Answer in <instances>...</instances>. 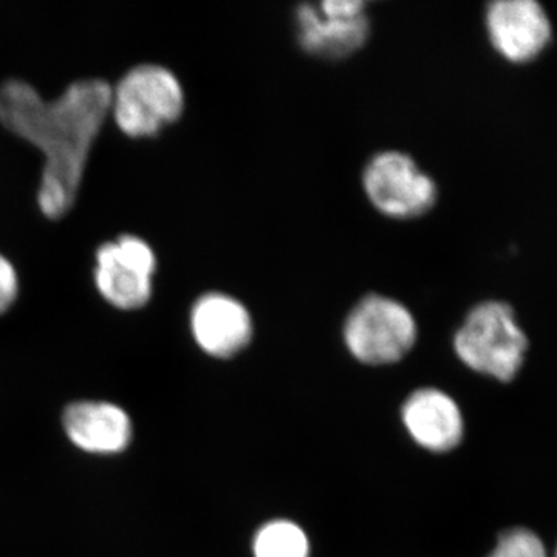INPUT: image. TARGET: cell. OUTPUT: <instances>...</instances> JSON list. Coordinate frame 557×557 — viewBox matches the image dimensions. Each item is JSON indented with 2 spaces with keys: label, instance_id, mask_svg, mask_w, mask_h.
Masks as SVG:
<instances>
[{
  "label": "cell",
  "instance_id": "9c48e42d",
  "mask_svg": "<svg viewBox=\"0 0 557 557\" xmlns=\"http://www.w3.org/2000/svg\"><path fill=\"white\" fill-rule=\"evenodd\" d=\"M190 330L205 354L226 359L240 354L251 343L252 318L239 299L212 292L194 304Z\"/></svg>",
  "mask_w": 557,
  "mask_h": 557
},
{
  "label": "cell",
  "instance_id": "4fadbf2b",
  "mask_svg": "<svg viewBox=\"0 0 557 557\" xmlns=\"http://www.w3.org/2000/svg\"><path fill=\"white\" fill-rule=\"evenodd\" d=\"M487 557H548V552L534 531L519 527L502 533Z\"/></svg>",
  "mask_w": 557,
  "mask_h": 557
},
{
  "label": "cell",
  "instance_id": "ba28073f",
  "mask_svg": "<svg viewBox=\"0 0 557 557\" xmlns=\"http://www.w3.org/2000/svg\"><path fill=\"white\" fill-rule=\"evenodd\" d=\"M486 30L494 49L511 62L534 60L552 39V24L534 0H496L486 10Z\"/></svg>",
  "mask_w": 557,
  "mask_h": 557
},
{
  "label": "cell",
  "instance_id": "3957f363",
  "mask_svg": "<svg viewBox=\"0 0 557 557\" xmlns=\"http://www.w3.org/2000/svg\"><path fill=\"white\" fill-rule=\"evenodd\" d=\"M185 110L177 76L161 65L132 69L112 90L113 119L132 138L152 137L175 123Z\"/></svg>",
  "mask_w": 557,
  "mask_h": 557
},
{
  "label": "cell",
  "instance_id": "52a82bcc",
  "mask_svg": "<svg viewBox=\"0 0 557 557\" xmlns=\"http://www.w3.org/2000/svg\"><path fill=\"white\" fill-rule=\"evenodd\" d=\"M156 267V255L145 240L121 236L98 248L95 284L102 298L116 309H141L152 296Z\"/></svg>",
  "mask_w": 557,
  "mask_h": 557
},
{
  "label": "cell",
  "instance_id": "8fae6325",
  "mask_svg": "<svg viewBox=\"0 0 557 557\" xmlns=\"http://www.w3.org/2000/svg\"><path fill=\"white\" fill-rule=\"evenodd\" d=\"M64 429L73 445L90 454H116L132 437L131 418L110 403L81 401L64 412Z\"/></svg>",
  "mask_w": 557,
  "mask_h": 557
},
{
  "label": "cell",
  "instance_id": "30bf717a",
  "mask_svg": "<svg viewBox=\"0 0 557 557\" xmlns=\"http://www.w3.org/2000/svg\"><path fill=\"white\" fill-rule=\"evenodd\" d=\"M403 423L421 448L448 453L463 438V417L456 401L438 388H420L406 399Z\"/></svg>",
  "mask_w": 557,
  "mask_h": 557
},
{
  "label": "cell",
  "instance_id": "277c9868",
  "mask_svg": "<svg viewBox=\"0 0 557 557\" xmlns=\"http://www.w3.org/2000/svg\"><path fill=\"white\" fill-rule=\"evenodd\" d=\"M417 336L412 311L379 293L359 299L344 324V341L351 357L369 366L401 361L416 346Z\"/></svg>",
  "mask_w": 557,
  "mask_h": 557
},
{
  "label": "cell",
  "instance_id": "6da1fadb",
  "mask_svg": "<svg viewBox=\"0 0 557 557\" xmlns=\"http://www.w3.org/2000/svg\"><path fill=\"white\" fill-rule=\"evenodd\" d=\"M112 87L102 79H81L47 102L25 81L0 86V124L42 152L39 208L61 219L75 205L95 139L112 110Z\"/></svg>",
  "mask_w": 557,
  "mask_h": 557
},
{
  "label": "cell",
  "instance_id": "9a60e30c",
  "mask_svg": "<svg viewBox=\"0 0 557 557\" xmlns=\"http://www.w3.org/2000/svg\"><path fill=\"white\" fill-rule=\"evenodd\" d=\"M555 557H557V545H556V549H555Z\"/></svg>",
  "mask_w": 557,
  "mask_h": 557
},
{
  "label": "cell",
  "instance_id": "7c38bea8",
  "mask_svg": "<svg viewBox=\"0 0 557 557\" xmlns=\"http://www.w3.org/2000/svg\"><path fill=\"white\" fill-rule=\"evenodd\" d=\"M255 557H310V542L302 528L289 520H274L258 531Z\"/></svg>",
  "mask_w": 557,
  "mask_h": 557
},
{
  "label": "cell",
  "instance_id": "8992f818",
  "mask_svg": "<svg viewBox=\"0 0 557 557\" xmlns=\"http://www.w3.org/2000/svg\"><path fill=\"white\" fill-rule=\"evenodd\" d=\"M368 3L362 0H325L302 3L295 11L300 49L321 60H346L370 38Z\"/></svg>",
  "mask_w": 557,
  "mask_h": 557
},
{
  "label": "cell",
  "instance_id": "5b68a950",
  "mask_svg": "<svg viewBox=\"0 0 557 557\" xmlns=\"http://www.w3.org/2000/svg\"><path fill=\"white\" fill-rule=\"evenodd\" d=\"M361 182L372 207L388 219L423 218L438 200L437 183L401 150L373 156L362 171Z\"/></svg>",
  "mask_w": 557,
  "mask_h": 557
},
{
  "label": "cell",
  "instance_id": "5bb4252c",
  "mask_svg": "<svg viewBox=\"0 0 557 557\" xmlns=\"http://www.w3.org/2000/svg\"><path fill=\"white\" fill-rule=\"evenodd\" d=\"M17 288H20V282H17L16 270L11 265L10 260L0 256V314L5 313L13 306L17 298Z\"/></svg>",
  "mask_w": 557,
  "mask_h": 557
},
{
  "label": "cell",
  "instance_id": "7a4b0ae2",
  "mask_svg": "<svg viewBox=\"0 0 557 557\" xmlns=\"http://www.w3.org/2000/svg\"><path fill=\"white\" fill-rule=\"evenodd\" d=\"M454 350L467 368L509 383L522 368L528 339L511 306L485 300L465 318L454 336Z\"/></svg>",
  "mask_w": 557,
  "mask_h": 557
}]
</instances>
